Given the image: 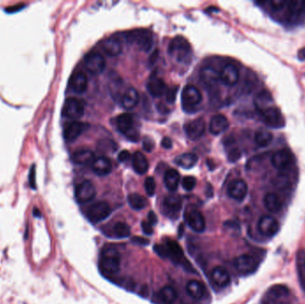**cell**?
I'll use <instances>...</instances> for the list:
<instances>
[{"label": "cell", "instance_id": "6da1fadb", "mask_svg": "<svg viewBox=\"0 0 305 304\" xmlns=\"http://www.w3.org/2000/svg\"><path fill=\"white\" fill-rule=\"evenodd\" d=\"M154 251L161 257L168 258L175 264L184 267L187 271H194L193 267L191 266L190 263L187 262V260L185 257L182 248L176 241L167 239L164 245H155Z\"/></svg>", "mask_w": 305, "mask_h": 304}, {"label": "cell", "instance_id": "7a4b0ae2", "mask_svg": "<svg viewBox=\"0 0 305 304\" xmlns=\"http://www.w3.org/2000/svg\"><path fill=\"white\" fill-rule=\"evenodd\" d=\"M98 265L104 274H116L121 266V255L118 251L113 246L105 247L102 250Z\"/></svg>", "mask_w": 305, "mask_h": 304}, {"label": "cell", "instance_id": "3957f363", "mask_svg": "<svg viewBox=\"0 0 305 304\" xmlns=\"http://www.w3.org/2000/svg\"><path fill=\"white\" fill-rule=\"evenodd\" d=\"M169 53L178 63H187L192 55L190 44L182 36H177L169 43Z\"/></svg>", "mask_w": 305, "mask_h": 304}, {"label": "cell", "instance_id": "277c9868", "mask_svg": "<svg viewBox=\"0 0 305 304\" xmlns=\"http://www.w3.org/2000/svg\"><path fill=\"white\" fill-rule=\"evenodd\" d=\"M128 42L134 45L140 50L149 52L152 47V34L150 30L139 29L128 32L126 35Z\"/></svg>", "mask_w": 305, "mask_h": 304}, {"label": "cell", "instance_id": "5b68a950", "mask_svg": "<svg viewBox=\"0 0 305 304\" xmlns=\"http://www.w3.org/2000/svg\"><path fill=\"white\" fill-rule=\"evenodd\" d=\"M202 94L199 89L193 85H186L181 93L183 110L186 113L195 112V106L202 101Z\"/></svg>", "mask_w": 305, "mask_h": 304}, {"label": "cell", "instance_id": "8992f818", "mask_svg": "<svg viewBox=\"0 0 305 304\" xmlns=\"http://www.w3.org/2000/svg\"><path fill=\"white\" fill-rule=\"evenodd\" d=\"M116 125L118 131L126 136L132 141H138L140 136L134 127V120L131 114H123L116 119Z\"/></svg>", "mask_w": 305, "mask_h": 304}, {"label": "cell", "instance_id": "52a82bcc", "mask_svg": "<svg viewBox=\"0 0 305 304\" xmlns=\"http://www.w3.org/2000/svg\"><path fill=\"white\" fill-rule=\"evenodd\" d=\"M110 205L106 202H97L87 210V217L92 223L101 222L111 214Z\"/></svg>", "mask_w": 305, "mask_h": 304}, {"label": "cell", "instance_id": "ba28073f", "mask_svg": "<svg viewBox=\"0 0 305 304\" xmlns=\"http://www.w3.org/2000/svg\"><path fill=\"white\" fill-rule=\"evenodd\" d=\"M234 264L236 270L244 276L253 274L258 269L257 260L250 254H242L236 258Z\"/></svg>", "mask_w": 305, "mask_h": 304}, {"label": "cell", "instance_id": "9c48e42d", "mask_svg": "<svg viewBox=\"0 0 305 304\" xmlns=\"http://www.w3.org/2000/svg\"><path fill=\"white\" fill-rule=\"evenodd\" d=\"M84 114L83 103L75 97H69L64 103L63 115L66 118L78 120Z\"/></svg>", "mask_w": 305, "mask_h": 304}, {"label": "cell", "instance_id": "30bf717a", "mask_svg": "<svg viewBox=\"0 0 305 304\" xmlns=\"http://www.w3.org/2000/svg\"><path fill=\"white\" fill-rule=\"evenodd\" d=\"M85 65L90 73L94 75H98L106 69V59L101 54L97 52H91L85 57Z\"/></svg>", "mask_w": 305, "mask_h": 304}, {"label": "cell", "instance_id": "8fae6325", "mask_svg": "<svg viewBox=\"0 0 305 304\" xmlns=\"http://www.w3.org/2000/svg\"><path fill=\"white\" fill-rule=\"evenodd\" d=\"M97 194L93 184L89 180L81 182L75 188V198L79 203H87L93 200Z\"/></svg>", "mask_w": 305, "mask_h": 304}, {"label": "cell", "instance_id": "7c38bea8", "mask_svg": "<svg viewBox=\"0 0 305 304\" xmlns=\"http://www.w3.org/2000/svg\"><path fill=\"white\" fill-rule=\"evenodd\" d=\"M263 122L269 127L274 129H281L285 126V119L280 109L276 106H272L262 113Z\"/></svg>", "mask_w": 305, "mask_h": 304}, {"label": "cell", "instance_id": "4fadbf2b", "mask_svg": "<svg viewBox=\"0 0 305 304\" xmlns=\"http://www.w3.org/2000/svg\"><path fill=\"white\" fill-rule=\"evenodd\" d=\"M186 223L195 232L202 233L205 230L206 223L203 214L196 209H192L186 212L185 214Z\"/></svg>", "mask_w": 305, "mask_h": 304}, {"label": "cell", "instance_id": "5bb4252c", "mask_svg": "<svg viewBox=\"0 0 305 304\" xmlns=\"http://www.w3.org/2000/svg\"><path fill=\"white\" fill-rule=\"evenodd\" d=\"M258 230L263 236L274 237L280 230V224L277 220L270 215L263 216L258 222Z\"/></svg>", "mask_w": 305, "mask_h": 304}, {"label": "cell", "instance_id": "9a60e30c", "mask_svg": "<svg viewBox=\"0 0 305 304\" xmlns=\"http://www.w3.org/2000/svg\"><path fill=\"white\" fill-rule=\"evenodd\" d=\"M294 156L292 152L287 149H282L276 152L271 157V163L276 169L284 171L292 164Z\"/></svg>", "mask_w": 305, "mask_h": 304}, {"label": "cell", "instance_id": "2e32d148", "mask_svg": "<svg viewBox=\"0 0 305 304\" xmlns=\"http://www.w3.org/2000/svg\"><path fill=\"white\" fill-rule=\"evenodd\" d=\"M247 192H248L247 184L242 179H235L233 181L230 182L228 186V194L229 196L237 202H242L246 198Z\"/></svg>", "mask_w": 305, "mask_h": 304}, {"label": "cell", "instance_id": "e0dca14e", "mask_svg": "<svg viewBox=\"0 0 305 304\" xmlns=\"http://www.w3.org/2000/svg\"><path fill=\"white\" fill-rule=\"evenodd\" d=\"M205 131V123L203 119L197 118L185 125V132L191 140H199Z\"/></svg>", "mask_w": 305, "mask_h": 304}, {"label": "cell", "instance_id": "ac0fdd59", "mask_svg": "<svg viewBox=\"0 0 305 304\" xmlns=\"http://www.w3.org/2000/svg\"><path fill=\"white\" fill-rule=\"evenodd\" d=\"M220 79L227 86H235L239 80V71L234 64H226L220 73Z\"/></svg>", "mask_w": 305, "mask_h": 304}, {"label": "cell", "instance_id": "d6986e66", "mask_svg": "<svg viewBox=\"0 0 305 304\" xmlns=\"http://www.w3.org/2000/svg\"><path fill=\"white\" fill-rule=\"evenodd\" d=\"M229 127V120L226 116L222 114H217L214 115L209 124V130L210 132L213 135H220L227 131Z\"/></svg>", "mask_w": 305, "mask_h": 304}, {"label": "cell", "instance_id": "ffe728a7", "mask_svg": "<svg viewBox=\"0 0 305 304\" xmlns=\"http://www.w3.org/2000/svg\"><path fill=\"white\" fill-rule=\"evenodd\" d=\"M211 279L218 288H227L230 284V275L229 271L222 267H216L212 270Z\"/></svg>", "mask_w": 305, "mask_h": 304}, {"label": "cell", "instance_id": "44dd1931", "mask_svg": "<svg viewBox=\"0 0 305 304\" xmlns=\"http://www.w3.org/2000/svg\"><path fill=\"white\" fill-rule=\"evenodd\" d=\"M200 79L203 84L210 89L216 87L219 80H220V74L213 68L209 67V66L203 68L201 70Z\"/></svg>", "mask_w": 305, "mask_h": 304}, {"label": "cell", "instance_id": "7402d4cb", "mask_svg": "<svg viewBox=\"0 0 305 304\" xmlns=\"http://www.w3.org/2000/svg\"><path fill=\"white\" fill-rule=\"evenodd\" d=\"M254 106L260 114L271 108L273 106V98L271 93L267 90L259 92L254 97Z\"/></svg>", "mask_w": 305, "mask_h": 304}, {"label": "cell", "instance_id": "603a6c76", "mask_svg": "<svg viewBox=\"0 0 305 304\" xmlns=\"http://www.w3.org/2000/svg\"><path fill=\"white\" fill-rule=\"evenodd\" d=\"M147 88H148L149 93L151 94V96L154 97H160L163 96L168 89L164 80H161L160 78H156V77H152L149 80Z\"/></svg>", "mask_w": 305, "mask_h": 304}, {"label": "cell", "instance_id": "cb8c5ba5", "mask_svg": "<svg viewBox=\"0 0 305 304\" xmlns=\"http://www.w3.org/2000/svg\"><path fill=\"white\" fill-rule=\"evenodd\" d=\"M163 208L169 215L178 214L182 208L181 198L175 194L168 195L163 201Z\"/></svg>", "mask_w": 305, "mask_h": 304}, {"label": "cell", "instance_id": "d4e9b609", "mask_svg": "<svg viewBox=\"0 0 305 304\" xmlns=\"http://www.w3.org/2000/svg\"><path fill=\"white\" fill-rule=\"evenodd\" d=\"M84 131V124L79 122H71L65 125L64 130V139L67 141L77 140Z\"/></svg>", "mask_w": 305, "mask_h": 304}, {"label": "cell", "instance_id": "484cf974", "mask_svg": "<svg viewBox=\"0 0 305 304\" xmlns=\"http://www.w3.org/2000/svg\"><path fill=\"white\" fill-rule=\"evenodd\" d=\"M71 86L76 93H85L88 89V77L84 72H75L71 79Z\"/></svg>", "mask_w": 305, "mask_h": 304}, {"label": "cell", "instance_id": "4316f807", "mask_svg": "<svg viewBox=\"0 0 305 304\" xmlns=\"http://www.w3.org/2000/svg\"><path fill=\"white\" fill-rule=\"evenodd\" d=\"M140 100V97L138 91L134 88H129V89L123 93L121 104L124 109L126 110H132L135 107Z\"/></svg>", "mask_w": 305, "mask_h": 304}, {"label": "cell", "instance_id": "83f0119b", "mask_svg": "<svg viewBox=\"0 0 305 304\" xmlns=\"http://www.w3.org/2000/svg\"><path fill=\"white\" fill-rule=\"evenodd\" d=\"M92 169L98 176H106L112 171V163L106 157H98L92 162Z\"/></svg>", "mask_w": 305, "mask_h": 304}, {"label": "cell", "instance_id": "f1b7e54d", "mask_svg": "<svg viewBox=\"0 0 305 304\" xmlns=\"http://www.w3.org/2000/svg\"><path fill=\"white\" fill-rule=\"evenodd\" d=\"M72 160L75 164L86 165L92 163L95 160L94 152L89 149H78L73 152Z\"/></svg>", "mask_w": 305, "mask_h": 304}, {"label": "cell", "instance_id": "f546056e", "mask_svg": "<svg viewBox=\"0 0 305 304\" xmlns=\"http://www.w3.org/2000/svg\"><path fill=\"white\" fill-rule=\"evenodd\" d=\"M102 47L106 54L110 56H117L123 51L122 43L115 37L105 39L102 43Z\"/></svg>", "mask_w": 305, "mask_h": 304}, {"label": "cell", "instance_id": "4dcf8cb0", "mask_svg": "<svg viewBox=\"0 0 305 304\" xmlns=\"http://www.w3.org/2000/svg\"><path fill=\"white\" fill-rule=\"evenodd\" d=\"M132 167L137 173L143 175L149 170V160L142 152H136L132 155Z\"/></svg>", "mask_w": 305, "mask_h": 304}, {"label": "cell", "instance_id": "1f68e13d", "mask_svg": "<svg viewBox=\"0 0 305 304\" xmlns=\"http://www.w3.org/2000/svg\"><path fill=\"white\" fill-rule=\"evenodd\" d=\"M297 270L302 290L305 294V250L300 249L297 254Z\"/></svg>", "mask_w": 305, "mask_h": 304}, {"label": "cell", "instance_id": "d6a6232c", "mask_svg": "<svg viewBox=\"0 0 305 304\" xmlns=\"http://www.w3.org/2000/svg\"><path fill=\"white\" fill-rule=\"evenodd\" d=\"M264 206L271 213H277L281 210L282 203L280 197L274 193H268L263 198Z\"/></svg>", "mask_w": 305, "mask_h": 304}, {"label": "cell", "instance_id": "836d02e7", "mask_svg": "<svg viewBox=\"0 0 305 304\" xmlns=\"http://www.w3.org/2000/svg\"><path fill=\"white\" fill-rule=\"evenodd\" d=\"M198 157L193 152H186L177 157L175 162L183 169H191L197 163Z\"/></svg>", "mask_w": 305, "mask_h": 304}, {"label": "cell", "instance_id": "e575fe53", "mask_svg": "<svg viewBox=\"0 0 305 304\" xmlns=\"http://www.w3.org/2000/svg\"><path fill=\"white\" fill-rule=\"evenodd\" d=\"M164 184L165 186L169 191H175L178 188L179 182H180V176L176 169H169L164 174Z\"/></svg>", "mask_w": 305, "mask_h": 304}, {"label": "cell", "instance_id": "d590c367", "mask_svg": "<svg viewBox=\"0 0 305 304\" xmlns=\"http://www.w3.org/2000/svg\"><path fill=\"white\" fill-rule=\"evenodd\" d=\"M186 292L189 296L195 300H200L204 295V287L197 280H190L186 285Z\"/></svg>", "mask_w": 305, "mask_h": 304}, {"label": "cell", "instance_id": "8d00e7d4", "mask_svg": "<svg viewBox=\"0 0 305 304\" xmlns=\"http://www.w3.org/2000/svg\"><path fill=\"white\" fill-rule=\"evenodd\" d=\"M131 235V228L124 222H117L115 223L111 229V232L107 235L108 237H115V238H126Z\"/></svg>", "mask_w": 305, "mask_h": 304}, {"label": "cell", "instance_id": "74e56055", "mask_svg": "<svg viewBox=\"0 0 305 304\" xmlns=\"http://www.w3.org/2000/svg\"><path fill=\"white\" fill-rule=\"evenodd\" d=\"M254 140H255L256 144L258 145L259 147L266 148L271 144V142L273 140V135L267 130L259 129L258 131H256L255 136H254Z\"/></svg>", "mask_w": 305, "mask_h": 304}, {"label": "cell", "instance_id": "f35d334b", "mask_svg": "<svg viewBox=\"0 0 305 304\" xmlns=\"http://www.w3.org/2000/svg\"><path fill=\"white\" fill-rule=\"evenodd\" d=\"M159 297L164 304H172L178 298V293L175 290V288L170 286H166L161 288L159 293Z\"/></svg>", "mask_w": 305, "mask_h": 304}, {"label": "cell", "instance_id": "ab89813d", "mask_svg": "<svg viewBox=\"0 0 305 304\" xmlns=\"http://www.w3.org/2000/svg\"><path fill=\"white\" fill-rule=\"evenodd\" d=\"M128 203L136 211H140L147 206V200L139 194L132 193L128 195Z\"/></svg>", "mask_w": 305, "mask_h": 304}, {"label": "cell", "instance_id": "60d3db41", "mask_svg": "<svg viewBox=\"0 0 305 304\" xmlns=\"http://www.w3.org/2000/svg\"><path fill=\"white\" fill-rule=\"evenodd\" d=\"M288 12L292 15H298L305 11V1L304 0H292L287 2Z\"/></svg>", "mask_w": 305, "mask_h": 304}, {"label": "cell", "instance_id": "b9f144b4", "mask_svg": "<svg viewBox=\"0 0 305 304\" xmlns=\"http://www.w3.org/2000/svg\"><path fill=\"white\" fill-rule=\"evenodd\" d=\"M269 295L271 296V298H274V299H280L282 297H286L288 296L289 294V290L287 287H285L283 285H275V286H272L270 289H269Z\"/></svg>", "mask_w": 305, "mask_h": 304}, {"label": "cell", "instance_id": "7bdbcfd3", "mask_svg": "<svg viewBox=\"0 0 305 304\" xmlns=\"http://www.w3.org/2000/svg\"><path fill=\"white\" fill-rule=\"evenodd\" d=\"M116 148H117L116 145L112 140H101L98 144V149L100 152L102 151L104 152H115Z\"/></svg>", "mask_w": 305, "mask_h": 304}, {"label": "cell", "instance_id": "ee69618b", "mask_svg": "<svg viewBox=\"0 0 305 304\" xmlns=\"http://www.w3.org/2000/svg\"><path fill=\"white\" fill-rule=\"evenodd\" d=\"M155 188H156V184L155 180L152 177H149L145 180V189L147 194H149V196H152L155 193Z\"/></svg>", "mask_w": 305, "mask_h": 304}, {"label": "cell", "instance_id": "f6af8a7d", "mask_svg": "<svg viewBox=\"0 0 305 304\" xmlns=\"http://www.w3.org/2000/svg\"><path fill=\"white\" fill-rule=\"evenodd\" d=\"M227 149H228V158H229V161L235 162L240 159L242 153L239 148L237 147H231Z\"/></svg>", "mask_w": 305, "mask_h": 304}, {"label": "cell", "instance_id": "bcb514c9", "mask_svg": "<svg viewBox=\"0 0 305 304\" xmlns=\"http://www.w3.org/2000/svg\"><path fill=\"white\" fill-rule=\"evenodd\" d=\"M196 185V179L192 176H186L182 179V187L186 191L193 190Z\"/></svg>", "mask_w": 305, "mask_h": 304}, {"label": "cell", "instance_id": "7dc6e473", "mask_svg": "<svg viewBox=\"0 0 305 304\" xmlns=\"http://www.w3.org/2000/svg\"><path fill=\"white\" fill-rule=\"evenodd\" d=\"M178 90V87H173V88H170V89H167V91H166L165 93L166 101L169 103V104H173L175 100H176V97H177Z\"/></svg>", "mask_w": 305, "mask_h": 304}, {"label": "cell", "instance_id": "c3c4849f", "mask_svg": "<svg viewBox=\"0 0 305 304\" xmlns=\"http://www.w3.org/2000/svg\"><path fill=\"white\" fill-rule=\"evenodd\" d=\"M287 2L288 1H284V0H271L270 2V5L273 10L280 11L285 8V6H287Z\"/></svg>", "mask_w": 305, "mask_h": 304}, {"label": "cell", "instance_id": "681fc988", "mask_svg": "<svg viewBox=\"0 0 305 304\" xmlns=\"http://www.w3.org/2000/svg\"><path fill=\"white\" fill-rule=\"evenodd\" d=\"M153 148H154V143H153V141L150 138H146L143 140V148H144L146 151L151 152Z\"/></svg>", "mask_w": 305, "mask_h": 304}, {"label": "cell", "instance_id": "f907efd6", "mask_svg": "<svg viewBox=\"0 0 305 304\" xmlns=\"http://www.w3.org/2000/svg\"><path fill=\"white\" fill-rule=\"evenodd\" d=\"M141 227H142V230H143V232L146 234V235H152V225L149 224L148 221H143L142 222V225H141Z\"/></svg>", "mask_w": 305, "mask_h": 304}, {"label": "cell", "instance_id": "816d5d0a", "mask_svg": "<svg viewBox=\"0 0 305 304\" xmlns=\"http://www.w3.org/2000/svg\"><path fill=\"white\" fill-rule=\"evenodd\" d=\"M130 158H131V152L127 151V150H123V151L119 153L118 160L121 162H124V161L129 160Z\"/></svg>", "mask_w": 305, "mask_h": 304}, {"label": "cell", "instance_id": "f5cc1de1", "mask_svg": "<svg viewBox=\"0 0 305 304\" xmlns=\"http://www.w3.org/2000/svg\"><path fill=\"white\" fill-rule=\"evenodd\" d=\"M157 221H158V220H157L156 214L152 211H149V216H148V222L149 224L154 226L156 224Z\"/></svg>", "mask_w": 305, "mask_h": 304}, {"label": "cell", "instance_id": "db71d44e", "mask_svg": "<svg viewBox=\"0 0 305 304\" xmlns=\"http://www.w3.org/2000/svg\"><path fill=\"white\" fill-rule=\"evenodd\" d=\"M23 6H24L23 4H14V5H12V6H9L7 8H5V11L7 13H13V12H16V11L21 10Z\"/></svg>", "mask_w": 305, "mask_h": 304}, {"label": "cell", "instance_id": "11a10c76", "mask_svg": "<svg viewBox=\"0 0 305 304\" xmlns=\"http://www.w3.org/2000/svg\"><path fill=\"white\" fill-rule=\"evenodd\" d=\"M161 147L165 149H170L172 148V141L169 138H164L161 140Z\"/></svg>", "mask_w": 305, "mask_h": 304}, {"label": "cell", "instance_id": "9f6ffc18", "mask_svg": "<svg viewBox=\"0 0 305 304\" xmlns=\"http://www.w3.org/2000/svg\"><path fill=\"white\" fill-rule=\"evenodd\" d=\"M132 240L140 245H148L149 243V241L146 240L144 238H141V237H133Z\"/></svg>", "mask_w": 305, "mask_h": 304}, {"label": "cell", "instance_id": "6f0895ef", "mask_svg": "<svg viewBox=\"0 0 305 304\" xmlns=\"http://www.w3.org/2000/svg\"><path fill=\"white\" fill-rule=\"evenodd\" d=\"M298 58L300 60H305V47L302 48L298 52Z\"/></svg>", "mask_w": 305, "mask_h": 304}, {"label": "cell", "instance_id": "680465c9", "mask_svg": "<svg viewBox=\"0 0 305 304\" xmlns=\"http://www.w3.org/2000/svg\"><path fill=\"white\" fill-rule=\"evenodd\" d=\"M34 170H31V172H30V185L32 187H34V185H35V183H34Z\"/></svg>", "mask_w": 305, "mask_h": 304}]
</instances>
